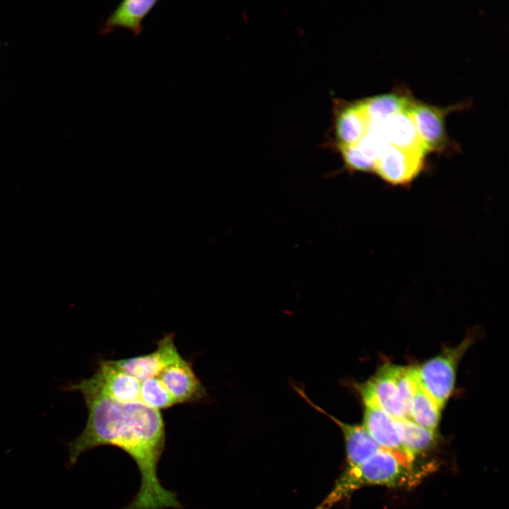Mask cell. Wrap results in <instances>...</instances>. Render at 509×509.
I'll list each match as a JSON object with an SVG mask.
<instances>
[{"label": "cell", "mask_w": 509, "mask_h": 509, "mask_svg": "<svg viewBox=\"0 0 509 509\" xmlns=\"http://www.w3.org/2000/svg\"><path fill=\"white\" fill-rule=\"evenodd\" d=\"M81 392L88 409L81 433L66 443V468L80 456L103 445L120 448L134 461L141 476L139 489L122 509L180 508L175 492L165 488L158 477V466L165 447V430L160 410L141 402H121L110 397L93 375L63 387Z\"/></svg>", "instance_id": "6da1fadb"}, {"label": "cell", "mask_w": 509, "mask_h": 509, "mask_svg": "<svg viewBox=\"0 0 509 509\" xmlns=\"http://www.w3.org/2000/svg\"><path fill=\"white\" fill-rule=\"evenodd\" d=\"M418 478L412 463L406 457L381 448L363 463L346 467L328 495L314 509H331L364 486H409L418 481Z\"/></svg>", "instance_id": "7a4b0ae2"}, {"label": "cell", "mask_w": 509, "mask_h": 509, "mask_svg": "<svg viewBox=\"0 0 509 509\" xmlns=\"http://www.w3.org/2000/svg\"><path fill=\"white\" fill-rule=\"evenodd\" d=\"M474 339L468 335L457 346L414 366L419 384L442 409L453 394L459 363Z\"/></svg>", "instance_id": "3957f363"}, {"label": "cell", "mask_w": 509, "mask_h": 509, "mask_svg": "<svg viewBox=\"0 0 509 509\" xmlns=\"http://www.w3.org/2000/svg\"><path fill=\"white\" fill-rule=\"evenodd\" d=\"M363 403L373 404L397 420L410 419L394 379L392 364H385L365 382L355 385Z\"/></svg>", "instance_id": "277c9868"}, {"label": "cell", "mask_w": 509, "mask_h": 509, "mask_svg": "<svg viewBox=\"0 0 509 509\" xmlns=\"http://www.w3.org/2000/svg\"><path fill=\"white\" fill-rule=\"evenodd\" d=\"M460 106L441 108L413 100L408 111L426 151H440L447 144L445 117Z\"/></svg>", "instance_id": "5b68a950"}, {"label": "cell", "mask_w": 509, "mask_h": 509, "mask_svg": "<svg viewBox=\"0 0 509 509\" xmlns=\"http://www.w3.org/2000/svg\"><path fill=\"white\" fill-rule=\"evenodd\" d=\"M425 154L388 144L377 159L374 172L392 185L408 184L423 169Z\"/></svg>", "instance_id": "8992f818"}, {"label": "cell", "mask_w": 509, "mask_h": 509, "mask_svg": "<svg viewBox=\"0 0 509 509\" xmlns=\"http://www.w3.org/2000/svg\"><path fill=\"white\" fill-rule=\"evenodd\" d=\"M176 404L203 399L206 391L192 363L185 358L165 367L157 375Z\"/></svg>", "instance_id": "52a82bcc"}, {"label": "cell", "mask_w": 509, "mask_h": 509, "mask_svg": "<svg viewBox=\"0 0 509 509\" xmlns=\"http://www.w3.org/2000/svg\"><path fill=\"white\" fill-rule=\"evenodd\" d=\"M181 358L174 343V335L167 334L158 341L154 351L114 361L123 371L142 381L157 376L165 367Z\"/></svg>", "instance_id": "ba28073f"}, {"label": "cell", "mask_w": 509, "mask_h": 509, "mask_svg": "<svg viewBox=\"0 0 509 509\" xmlns=\"http://www.w3.org/2000/svg\"><path fill=\"white\" fill-rule=\"evenodd\" d=\"M293 388L312 408L325 415L339 427L345 441L346 467H355L363 463L382 448L369 435L363 425L350 424L340 421L316 405L300 387L294 386Z\"/></svg>", "instance_id": "9c48e42d"}, {"label": "cell", "mask_w": 509, "mask_h": 509, "mask_svg": "<svg viewBox=\"0 0 509 509\" xmlns=\"http://www.w3.org/2000/svg\"><path fill=\"white\" fill-rule=\"evenodd\" d=\"M93 375L113 399L121 402H141V381L123 371L114 361H100Z\"/></svg>", "instance_id": "30bf717a"}, {"label": "cell", "mask_w": 509, "mask_h": 509, "mask_svg": "<svg viewBox=\"0 0 509 509\" xmlns=\"http://www.w3.org/2000/svg\"><path fill=\"white\" fill-rule=\"evenodd\" d=\"M363 404V426L369 435L381 447L406 457L400 440L397 419L373 404Z\"/></svg>", "instance_id": "8fae6325"}, {"label": "cell", "mask_w": 509, "mask_h": 509, "mask_svg": "<svg viewBox=\"0 0 509 509\" xmlns=\"http://www.w3.org/2000/svg\"><path fill=\"white\" fill-rule=\"evenodd\" d=\"M368 124L358 101L344 103L338 109L334 119L337 148L356 144L366 133Z\"/></svg>", "instance_id": "7c38bea8"}, {"label": "cell", "mask_w": 509, "mask_h": 509, "mask_svg": "<svg viewBox=\"0 0 509 509\" xmlns=\"http://www.w3.org/2000/svg\"><path fill=\"white\" fill-rule=\"evenodd\" d=\"M156 3L155 0L122 1L107 18L103 33H108L119 27L130 30L136 35H140L143 20Z\"/></svg>", "instance_id": "4fadbf2b"}, {"label": "cell", "mask_w": 509, "mask_h": 509, "mask_svg": "<svg viewBox=\"0 0 509 509\" xmlns=\"http://www.w3.org/2000/svg\"><path fill=\"white\" fill-rule=\"evenodd\" d=\"M381 123L388 144L402 149L426 153L408 110L399 112Z\"/></svg>", "instance_id": "5bb4252c"}, {"label": "cell", "mask_w": 509, "mask_h": 509, "mask_svg": "<svg viewBox=\"0 0 509 509\" xmlns=\"http://www.w3.org/2000/svg\"><path fill=\"white\" fill-rule=\"evenodd\" d=\"M414 98L402 91L375 95L359 100V103L370 122H383L392 116L408 110Z\"/></svg>", "instance_id": "9a60e30c"}, {"label": "cell", "mask_w": 509, "mask_h": 509, "mask_svg": "<svg viewBox=\"0 0 509 509\" xmlns=\"http://www.w3.org/2000/svg\"><path fill=\"white\" fill-rule=\"evenodd\" d=\"M402 446L409 462L435 442V431L423 427L411 419L397 420Z\"/></svg>", "instance_id": "2e32d148"}, {"label": "cell", "mask_w": 509, "mask_h": 509, "mask_svg": "<svg viewBox=\"0 0 509 509\" xmlns=\"http://www.w3.org/2000/svg\"><path fill=\"white\" fill-rule=\"evenodd\" d=\"M442 409L418 382L410 406V419L423 427L435 431Z\"/></svg>", "instance_id": "e0dca14e"}, {"label": "cell", "mask_w": 509, "mask_h": 509, "mask_svg": "<svg viewBox=\"0 0 509 509\" xmlns=\"http://www.w3.org/2000/svg\"><path fill=\"white\" fill-rule=\"evenodd\" d=\"M140 401L158 410L176 404L157 376L141 381Z\"/></svg>", "instance_id": "ac0fdd59"}]
</instances>
